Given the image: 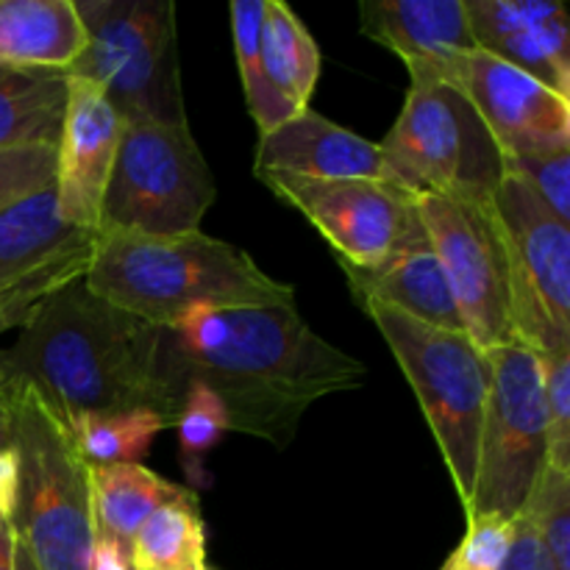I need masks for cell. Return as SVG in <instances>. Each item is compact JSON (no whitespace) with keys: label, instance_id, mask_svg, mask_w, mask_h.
<instances>
[{"label":"cell","instance_id":"cell-1","mask_svg":"<svg viewBox=\"0 0 570 570\" xmlns=\"http://www.w3.org/2000/svg\"><path fill=\"white\" fill-rule=\"evenodd\" d=\"M159 376L173 423L184 390L200 384L226 406L232 432L287 449L306 410L362 387L367 367L282 304L193 312L161 334Z\"/></svg>","mask_w":570,"mask_h":570},{"label":"cell","instance_id":"cell-2","mask_svg":"<svg viewBox=\"0 0 570 570\" xmlns=\"http://www.w3.org/2000/svg\"><path fill=\"white\" fill-rule=\"evenodd\" d=\"M161 334L78 278L33 312L0 362L67 423L95 412L154 410L173 426L159 376Z\"/></svg>","mask_w":570,"mask_h":570},{"label":"cell","instance_id":"cell-3","mask_svg":"<svg viewBox=\"0 0 570 570\" xmlns=\"http://www.w3.org/2000/svg\"><path fill=\"white\" fill-rule=\"evenodd\" d=\"M83 284L156 328L198 309L295 304L293 284L267 276L248 250L204 232L178 237L98 234Z\"/></svg>","mask_w":570,"mask_h":570},{"label":"cell","instance_id":"cell-4","mask_svg":"<svg viewBox=\"0 0 570 570\" xmlns=\"http://www.w3.org/2000/svg\"><path fill=\"white\" fill-rule=\"evenodd\" d=\"M14 454L20 468L17 540L37 570H92V479L72 429L31 384L14 379Z\"/></svg>","mask_w":570,"mask_h":570},{"label":"cell","instance_id":"cell-5","mask_svg":"<svg viewBox=\"0 0 570 570\" xmlns=\"http://www.w3.org/2000/svg\"><path fill=\"white\" fill-rule=\"evenodd\" d=\"M78 6L87 48L67 78L104 95L122 122H187L178 76L173 0H83Z\"/></svg>","mask_w":570,"mask_h":570},{"label":"cell","instance_id":"cell-6","mask_svg":"<svg viewBox=\"0 0 570 570\" xmlns=\"http://www.w3.org/2000/svg\"><path fill=\"white\" fill-rule=\"evenodd\" d=\"M362 306L382 332L410 387L415 390L417 404L460 495L462 512L468 515L490 387L488 356L468 334L423 326L373 301H365Z\"/></svg>","mask_w":570,"mask_h":570},{"label":"cell","instance_id":"cell-7","mask_svg":"<svg viewBox=\"0 0 570 570\" xmlns=\"http://www.w3.org/2000/svg\"><path fill=\"white\" fill-rule=\"evenodd\" d=\"M390 181L412 195L493 204L504 154L479 111L449 83H412L399 120L384 137Z\"/></svg>","mask_w":570,"mask_h":570},{"label":"cell","instance_id":"cell-8","mask_svg":"<svg viewBox=\"0 0 570 570\" xmlns=\"http://www.w3.org/2000/svg\"><path fill=\"white\" fill-rule=\"evenodd\" d=\"M215 200V176L189 122H126L98 234L178 237L200 232V220Z\"/></svg>","mask_w":570,"mask_h":570},{"label":"cell","instance_id":"cell-9","mask_svg":"<svg viewBox=\"0 0 570 570\" xmlns=\"http://www.w3.org/2000/svg\"><path fill=\"white\" fill-rule=\"evenodd\" d=\"M484 356L490 387L465 521L482 515L515 521L549 465L543 367L538 354L518 340L488 348Z\"/></svg>","mask_w":570,"mask_h":570},{"label":"cell","instance_id":"cell-10","mask_svg":"<svg viewBox=\"0 0 570 570\" xmlns=\"http://www.w3.org/2000/svg\"><path fill=\"white\" fill-rule=\"evenodd\" d=\"M493 209L510 271L515 340L538 356L570 351V226L512 176L501 178Z\"/></svg>","mask_w":570,"mask_h":570},{"label":"cell","instance_id":"cell-11","mask_svg":"<svg viewBox=\"0 0 570 570\" xmlns=\"http://www.w3.org/2000/svg\"><path fill=\"white\" fill-rule=\"evenodd\" d=\"M256 178L326 237L340 265L371 271L399 256L429 250L417 195L399 184L379 178L315 181L278 173H256Z\"/></svg>","mask_w":570,"mask_h":570},{"label":"cell","instance_id":"cell-12","mask_svg":"<svg viewBox=\"0 0 570 570\" xmlns=\"http://www.w3.org/2000/svg\"><path fill=\"white\" fill-rule=\"evenodd\" d=\"M417 209L468 337L482 351L515 343L510 271L493 204L417 195Z\"/></svg>","mask_w":570,"mask_h":570},{"label":"cell","instance_id":"cell-13","mask_svg":"<svg viewBox=\"0 0 570 570\" xmlns=\"http://www.w3.org/2000/svg\"><path fill=\"white\" fill-rule=\"evenodd\" d=\"M98 232L67 226L53 189L0 215V334L22 328L67 284L87 276Z\"/></svg>","mask_w":570,"mask_h":570},{"label":"cell","instance_id":"cell-14","mask_svg":"<svg viewBox=\"0 0 570 570\" xmlns=\"http://www.w3.org/2000/svg\"><path fill=\"white\" fill-rule=\"evenodd\" d=\"M456 89L479 111L504 159L570 150V100L518 67L473 50Z\"/></svg>","mask_w":570,"mask_h":570},{"label":"cell","instance_id":"cell-15","mask_svg":"<svg viewBox=\"0 0 570 570\" xmlns=\"http://www.w3.org/2000/svg\"><path fill=\"white\" fill-rule=\"evenodd\" d=\"M122 117L87 81L67 78V106L56 142V212L67 226L98 232L106 184L122 139Z\"/></svg>","mask_w":570,"mask_h":570},{"label":"cell","instance_id":"cell-16","mask_svg":"<svg viewBox=\"0 0 570 570\" xmlns=\"http://www.w3.org/2000/svg\"><path fill=\"white\" fill-rule=\"evenodd\" d=\"M360 28L404 61L412 83L456 89L468 53L479 50L465 0H362Z\"/></svg>","mask_w":570,"mask_h":570},{"label":"cell","instance_id":"cell-17","mask_svg":"<svg viewBox=\"0 0 570 570\" xmlns=\"http://www.w3.org/2000/svg\"><path fill=\"white\" fill-rule=\"evenodd\" d=\"M476 48L570 100V20L560 0H465Z\"/></svg>","mask_w":570,"mask_h":570},{"label":"cell","instance_id":"cell-18","mask_svg":"<svg viewBox=\"0 0 570 570\" xmlns=\"http://www.w3.org/2000/svg\"><path fill=\"white\" fill-rule=\"evenodd\" d=\"M254 173L340 181V178H379L390 181L382 145L360 137L351 128L304 109L256 145Z\"/></svg>","mask_w":570,"mask_h":570},{"label":"cell","instance_id":"cell-19","mask_svg":"<svg viewBox=\"0 0 570 570\" xmlns=\"http://www.w3.org/2000/svg\"><path fill=\"white\" fill-rule=\"evenodd\" d=\"M87 48L76 0H0V65L67 72Z\"/></svg>","mask_w":570,"mask_h":570},{"label":"cell","instance_id":"cell-20","mask_svg":"<svg viewBox=\"0 0 570 570\" xmlns=\"http://www.w3.org/2000/svg\"><path fill=\"white\" fill-rule=\"evenodd\" d=\"M343 273L362 304L373 301V304L395 309L399 315L412 317L423 326L465 334L454 295H451L443 267L432 248L399 256V259L384 262L371 271L343 265Z\"/></svg>","mask_w":570,"mask_h":570},{"label":"cell","instance_id":"cell-21","mask_svg":"<svg viewBox=\"0 0 570 570\" xmlns=\"http://www.w3.org/2000/svg\"><path fill=\"white\" fill-rule=\"evenodd\" d=\"M89 479H92L95 540H106L126 554L134 534L159 507L193 495V490L167 482L142 462L89 468Z\"/></svg>","mask_w":570,"mask_h":570},{"label":"cell","instance_id":"cell-22","mask_svg":"<svg viewBox=\"0 0 570 570\" xmlns=\"http://www.w3.org/2000/svg\"><path fill=\"white\" fill-rule=\"evenodd\" d=\"M65 106V72L6 70L0 76V150L59 142Z\"/></svg>","mask_w":570,"mask_h":570},{"label":"cell","instance_id":"cell-23","mask_svg":"<svg viewBox=\"0 0 570 570\" xmlns=\"http://www.w3.org/2000/svg\"><path fill=\"white\" fill-rule=\"evenodd\" d=\"M259 48L273 89L295 111L309 109L317 78H321V50L309 28L284 0H265Z\"/></svg>","mask_w":570,"mask_h":570},{"label":"cell","instance_id":"cell-24","mask_svg":"<svg viewBox=\"0 0 570 570\" xmlns=\"http://www.w3.org/2000/svg\"><path fill=\"white\" fill-rule=\"evenodd\" d=\"M131 570H209L198 493L159 507L134 534Z\"/></svg>","mask_w":570,"mask_h":570},{"label":"cell","instance_id":"cell-25","mask_svg":"<svg viewBox=\"0 0 570 570\" xmlns=\"http://www.w3.org/2000/svg\"><path fill=\"white\" fill-rule=\"evenodd\" d=\"M78 451L89 468L139 465L165 429V417L154 410H122L81 415L70 423Z\"/></svg>","mask_w":570,"mask_h":570},{"label":"cell","instance_id":"cell-26","mask_svg":"<svg viewBox=\"0 0 570 570\" xmlns=\"http://www.w3.org/2000/svg\"><path fill=\"white\" fill-rule=\"evenodd\" d=\"M232 14V37H234V56H237L239 76H243L245 104H248L250 117L262 134L273 131L289 117L298 115L282 95L267 81L265 65H262V20H265V0H234L228 6Z\"/></svg>","mask_w":570,"mask_h":570},{"label":"cell","instance_id":"cell-27","mask_svg":"<svg viewBox=\"0 0 570 570\" xmlns=\"http://www.w3.org/2000/svg\"><path fill=\"white\" fill-rule=\"evenodd\" d=\"M173 429L178 432V454H181L184 473L193 493L209 488V473H206V456L223 440V434L232 432L226 406L217 401L215 393H209L200 384H189L184 390L181 410H178Z\"/></svg>","mask_w":570,"mask_h":570},{"label":"cell","instance_id":"cell-28","mask_svg":"<svg viewBox=\"0 0 570 570\" xmlns=\"http://www.w3.org/2000/svg\"><path fill=\"white\" fill-rule=\"evenodd\" d=\"M521 512L532 521L554 570H570V473L546 465Z\"/></svg>","mask_w":570,"mask_h":570},{"label":"cell","instance_id":"cell-29","mask_svg":"<svg viewBox=\"0 0 570 570\" xmlns=\"http://www.w3.org/2000/svg\"><path fill=\"white\" fill-rule=\"evenodd\" d=\"M56 145H22L0 150V215L22 200L53 189Z\"/></svg>","mask_w":570,"mask_h":570},{"label":"cell","instance_id":"cell-30","mask_svg":"<svg viewBox=\"0 0 570 570\" xmlns=\"http://www.w3.org/2000/svg\"><path fill=\"white\" fill-rule=\"evenodd\" d=\"M504 176L518 178L551 215L570 226V150L504 159Z\"/></svg>","mask_w":570,"mask_h":570},{"label":"cell","instance_id":"cell-31","mask_svg":"<svg viewBox=\"0 0 570 570\" xmlns=\"http://www.w3.org/2000/svg\"><path fill=\"white\" fill-rule=\"evenodd\" d=\"M549 415V468L570 473V351L538 356Z\"/></svg>","mask_w":570,"mask_h":570},{"label":"cell","instance_id":"cell-32","mask_svg":"<svg viewBox=\"0 0 570 570\" xmlns=\"http://www.w3.org/2000/svg\"><path fill=\"white\" fill-rule=\"evenodd\" d=\"M515 521L495 515H482L468 521V532L462 543L451 551L440 570H501L512 543Z\"/></svg>","mask_w":570,"mask_h":570},{"label":"cell","instance_id":"cell-33","mask_svg":"<svg viewBox=\"0 0 570 570\" xmlns=\"http://www.w3.org/2000/svg\"><path fill=\"white\" fill-rule=\"evenodd\" d=\"M501 570H554L549 554H546L543 543H540L538 532H534L532 521L527 515L515 518V529H512V543L504 557Z\"/></svg>","mask_w":570,"mask_h":570},{"label":"cell","instance_id":"cell-34","mask_svg":"<svg viewBox=\"0 0 570 570\" xmlns=\"http://www.w3.org/2000/svg\"><path fill=\"white\" fill-rule=\"evenodd\" d=\"M17 482H20V468H17V454L0 451V518L11 521L17 507Z\"/></svg>","mask_w":570,"mask_h":570},{"label":"cell","instance_id":"cell-35","mask_svg":"<svg viewBox=\"0 0 570 570\" xmlns=\"http://www.w3.org/2000/svg\"><path fill=\"white\" fill-rule=\"evenodd\" d=\"M14 449V379L0 362V451Z\"/></svg>","mask_w":570,"mask_h":570},{"label":"cell","instance_id":"cell-36","mask_svg":"<svg viewBox=\"0 0 570 570\" xmlns=\"http://www.w3.org/2000/svg\"><path fill=\"white\" fill-rule=\"evenodd\" d=\"M14 527L3 521L0 527V570H14Z\"/></svg>","mask_w":570,"mask_h":570},{"label":"cell","instance_id":"cell-37","mask_svg":"<svg viewBox=\"0 0 570 570\" xmlns=\"http://www.w3.org/2000/svg\"><path fill=\"white\" fill-rule=\"evenodd\" d=\"M14 538H17V534H14ZM14 570H37V566H33V560H31V554L22 549L20 540H14Z\"/></svg>","mask_w":570,"mask_h":570},{"label":"cell","instance_id":"cell-38","mask_svg":"<svg viewBox=\"0 0 570 570\" xmlns=\"http://www.w3.org/2000/svg\"><path fill=\"white\" fill-rule=\"evenodd\" d=\"M6 70H9V67H3V65H0V76H3V72H6Z\"/></svg>","mask_w":570,"mask_h":570},{"label":"cell","instance_id":"cell-39","mask_svg":"<svg viewBox=\"0 0 570 570\" xmlns=\"http://www.w3.org/2000/svg\"><path fill=\"white\" fill-rule=\"evenodd\" d=\"M0 527H3V518H0Z\"/></svg>","mask_w":570,"mask_h":570},{"label":"cell","instance_id":"cell-40","mask_svg":"<svg viewBox=\"0 0 570 570\" xmlns=\"http://www.w3.org/2000/svg\"><path fill=\"white\" fill-rule=\"evenodd\" d=\"M209 570H212V568H209Z\"/></svg>","mask_w":570,"mask_h":570}]
</instances>
